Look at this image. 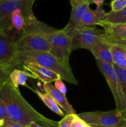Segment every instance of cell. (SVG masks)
<instances>
[{
  "label": "cell",
  "instance_id": "cell-2",
  "mask_svg": "<svg viewBox=\"0 0 126 127\" xmlns=\"http://www.w3.org/2000/svg\"><path fill=\"white\" fill-rule=\"evenodd\" d=\"M27 63H33L53 71L61 76L62 80L72 84L78 85L77 80L73 74L70 64L65 63L53 56L50 52H17L11 62V69L21 68Z\"/></svg>",
  "mask_w": 126,
  "mask_h": 127
},
{
  "label": "cell",
  "instance_id": "cell-34",
  "mask_svg": "<svg viewBox=\"0 0 126 127\" xmlns=\"http://www.w3.org/2000/svg\"><path fill=\"white\" fill-rule=\"evenodd\" d=\"M0 1H8V0H0Z\"/></svg>",
  "mask_w": 126,
  "mask_h": 127
},
{
  "label": "cell",
  "instance_id": "cell-17",
  "mask_svg": "<svg viewBox=\"0 0 126 127\" xmlns=\"http://www.w3.org/2000/svg\"><path fill=\"white\" fill-rule=\"evenodd\" d=\"M28 78L35 79L34 76L32 75L30 73L19 68L12 69L9 74L10 82L16 89H19V86H25L28 88L27 85V80Z\"/></svg>",
  "mask_w": 126,
  "mask_h": 127
},
{
  "label": "cell",
  "instance_id": "cell-6",
  "mask_svg": "<svg viewBox=\"0 0 126 127\" xmlns=\"http://www.w3.org/2000/svg\"><path fill=\"white\" fill-rule=\"evenodd\" d=\"M96 64L103 74L114 98L116 109L126 119V104L119 79L113 65L96 60Z\"/></svg>",
  "mask_w": 126,
  "mask_h": 127
},
{
  "label": "cell",
  "instance_id": "cell-32",
  "mask_svg": "<svg viewBox=\"0 0 126 127\" xmlns=\"http://www.w3.org/2000/svg\"><path fill=\"white\" fill-rule=\"evenodd\" d=\"M26 127H45L40 125V124H38V122H32L30 123L29 125H27Z\"/></svg>",
  "mask_w": 126,
  "mask_h": 127
},
{
  "label": "cell",
  "instance_id": "cell-1",
  "mask_svg": "<svg viewBox=\"0 0 126 127\" xmlns=\"http://www.w3.org/2000/svg\"><path fill=\"white\" fill-rule=\"evenodd\" d=\"M0 99L6 106L8 119L27 127L32 122H38L43 126L55 122L47 119L35 110L22 97L19 89L10 81L0 87Z\"/></svg>",
  "mask_w": 126,
  "mask_h": 127
},
{
  "label": "cell",
  "instance_id": "cell-15",
  "mask_svg": "<svg viewBox=\"0 0 126 127\" xmlns=\"http://www.w3.org/2000/svg\"><path fill=\"white\" fill-rule=\"evenodd\" d=\"M35 17L34 15L30 16L23 12L20 9H16L12 12L11 16L12 29H14L18 32H22Z\"/></svg>",
  "mask_w": 126,
  "mask_h": 127
},
{
  "label": "cell",
  "instance_id": "cell-23",
  "mask_svg": "<svg viewBox=\"0 0 126 127\" xmlns=\"http://www.w3.org/2000/svg\"><path fill=\"white\" fill-rule=\"evenodd\" d=\"M126 6V0H112L111 2V11L118 12Z\"/></svg>",
  "mask_w": 126,
  "mask_h": 127
},
{
  "label": "cell",
  "instance_id": "cell-36",
  "mask_svg": "<svg viewBox=\"0 0 126 127\" xmlns=\"http://www.w3.org/2000/svg\"><path fill=\"white\" fill-rule=\"evenodd\" d=\"M89 127H90V126H89Z\"/></svg>",
  "mask_w": 126,
  "mask_h": 127
},
{
  "label": "cell",
  "instance_id": "cell-24",
  "mask_svg": "<svg viewBox=\"0 0 126 127\" xmlns=\"http://www.w3.org/2000/svg\"><path fill=\"white\" fill-rule=\"evenodd\" d=\"M75 114L65 115L60 122H58L59 127H72V122Z\"/></svg>",
  "mask_w": 126,
  "mask_h": 127
},
{
  "label": "cell",
  "instance_id": "cell-33",
  "mask_svg": "<svg viewBox=\"0 0 126 127\" xmlns=\"http://www.w3.org/2000/svg\"><path fill=\"white\" fill-rule=\"evenodd\" d=\"M89 126H90L91 127H126V122L123 124H121V125H117V126H114V127H103V126H99V125H89Z\"/></svg>",
  "mask_w": 126,
  "mask_h": 127
},
{
  "label": "cell",
  "instance_id": "cell-20",
  "mask_svg": "<svg viewBox=\"0 0 126 127\" xmlns=\"http://www.w3.org/2000/svg\"><path fill=\"white\" fill-rule=\"evenodd\" d=\"M103 21L112 24H126V6L118 12H109L105 14Z\"/></svg>",
  "mask_w": 126,
  "mask_h": 127
},
{
  "label": "cell",
  "instance_id": "cell-8",
  "mask_svg": "<svg viewBox=\"0 0 126 127\" xmlns=\"http://www.w3.org/2000/svg\"><path fill=\"white\" fill-rule=\"evenodd\" d=\"M77 115L88 125L114 127L126 122V119L116 109L109 111L83 112Z\"/></svg>",
  "mask_w": 126,
  "mask_h": 127
},
{
  "label": "cell",
  "instance_id": "cell-10",
  "mask_svg": "<svg viewBox=\"0 0 126 127\" xmlns=\"http://www.w3.org/2000/svg\"><path fill=\"white\" fill-rule=\"evenodd\" d=\"M21 68L30 73L32 75L34 76L35 79H40L43 83H52L58 79H61L60 76L53 72V71L38 64L27 63L22 65Z\"/></svg>",
  "mask_w": 126,
  "mask_h": 127
},
{
  "label": "cell",
  "instance_id": "cell-11",
  "mask_svg": "<svg viewBox=\"0 0 126 127\" xmlns=\"http://www.w3.org/2000/svg\"><path fill=\"white\" fill-rule=\"evenodd\" d=\"M96 60L113 65V58L111 52V44L102 37L96 41L90 49Z\"/></svg>",
  "mask_w": 126,
  "mask_h": 127
},
{
  "label": "cell",
  "instance_id": "cell-19",
  "mask_svg": "<svg viewBox=\"0 0 126 127\" xmlns=\"http://www.w3.org/2000/svg\"><path fill=\"white\" fill-rule=\"evenodd\" d=\"M32 90L39 97L40 99L44 102V104L53 112L63 118L65 116L64 112L61 109L59 105L56 103V102L52 99V97L49 94L46 93H43V92L38 90V89H32Z\"/></svg>",
  "mask_w": 126,
  "mask_h": 127
},
{
  "label": "cell",
  "instance_id": "cell-16",
  "mask_svg": "<svg viewBox=\"0 0 126 127\" xmlns=\"http://www.w3.org/2000/svg\"><path fill=\"white\" fill-rule=\"evenodd\" d=\"M91 2H87L85 3L80 4L72 7L71 16L70 20L67 26L63 29L65 31H69L72 29L77 28L79 26L82 17L84 16L88 9L90 7V4Z\"/></svg>",
  "mask_w": 126,
  "mask_h": 127
},
{
  "label": "cell",
  "instance_id": "cell-29",
  "mask_svg": "<svg viewBox=\"0 0 126 127\" xmlns=\"http://www.w3.org/2000/svg\"><path fill=\"white\" fill-rule=\"evenodd\" d=\"M70 2L72 7H74V6H77L80 4L85 3V2H91V0H70Z\"/></svg>",
  "mask_w": 126,
  "mask_h": 127
},
{
  "label": "cell",
  "instance_id": "cell-28",
  "mask_svg": "<svg viewBox=\"0 0 126 127\" xmlns=\"http://www.w3.org/2000/svg\"><path fill=\"white\" fill-rule=\"evenodd\" d=\"M7 118H8V117L6 106L2 100L0 99V121Z\"/></svg>",
  "mask_w": 126,
  "mask_h": 127
},
{
  "label": "cell",
  "instance_id": "cell-18",
  "mask_svg": "<svg viewBox=\"0 0 126 127\" xmlns=\"http://www.w3.org/2000/svg\"><path fill=\"white\" fill-rule=\"evenodd\" d=\"M111 52L113 58L114 64L122 69H126V46L111 44Z\"/></svg>",
  "mask_w": 126,
  "mask_h": 127
},
{
  "label": "cell",
  "instance_id": "cell-22",
  "mask_svg": "<svg viewBox=\"0 0 126 127\" xmlns=\"http://www.w3.org/2000/svg\"><path fill=\"white\" fill-rule=\"evenodd\" d=\"M12 69L0 64V87L9 81V74Z\"/></svg>",
  "mask_w": 126,
  "mask_h": 127
},
{
  "label": "cell",
  "instance_id": "cell-12",
  "mask_svg": "<svg viewBox=\"0 0 126 127\" xmlns=\"http://www.w3.org/2000/svg\"><path fill=\"white\" fill-rule=\"evenodd\" d=\"M43 88L45 93L51 97L59 107L64 110L66 115L76 114L73 107L65 97V95L60 93L54 86L52 84V83H43Z\"/></svg>",
  "mask_w": 126,
  "mask_h": 127
},
{
  "label": "cell",
  "instance_id": "cell-30",
  "mask_svg": "<svg viewBox=\"0 0 126 127\" xmlns=\"http://www.w3.org/2000/svg\"><path fill=\"white\" fill-rule=\"evenodd\" d=\"M104 39H105V38H104ZM106 40V41H107V42H109L110 43H111V44L120 45H123L126 47V40Z\"/></svg>",
  "mask_w": 126,
  "mask_h": 127
},
{
  "label": "cell",
  "instance_id": "cell-35",
  "mask_svg": "<svg viewBox=\"0 0 126 127\" xmlns=\"http://www.w3.org/2000/svg\"><path fill=\"white\" fill-rule=\"evenodd\" d=\"M85 127H89V125H86V126Z\"/></svg>",
  "mask_w": 126,
  "mask_h": 127
},
{
  "label": "cell",
  "instance_id": "cell-5",
  "mask_svg": "<svg viewBox=\"0 0 126 127\" xmlns=\"http://www.w3.org/2000/svg\"><path fill=\"white\" fill-rule=\"evenodd\" d=\"M65 32L71 39L72 51L80 48L90 50L105 33L103 29L96 28V26L80 27Z\"/></svg>",
  "mask_w": 126,
  "mask_h": 127
},
{
  "label": "cell",
  "instance_id": "cell-31",
  "mask_svg": "<svg viewBox=\"0 0 126 127\" xmlns=\"http://www.w3.org/2000/svg\"><path fill=\"white\" fill-rule=\"evenodd\" d=\"M104 1L105 0H91V2H93L97 6H100L104 4Z\"/></svg>",
  "mask_w": 126,
  "mask_h": 127
},
{
  "label": "cell",
  "instance_id": "cell-21",
  "mask_svg": "<svg viewBox=\"0 0 126 127\" xmlns=\"http://www.w3.org/2000/svg\"><path fill=\"white\" fill-rule=\"evenodd\" d=\"M113 67L117 74L120 84H121V89H122L126 104V69L119 68L115 64H113Z\"/></svg>",
  "mask_w": 126,
  "mask_h": 127
},
{
  "label": "cell",
  "instance_id": "cell-4",
  "mask_svg": "<svg viewBox=\"0 0 126 127\" xmlns=\"http://www.w3.org/2000/svg\"><path fill=\"white\" fill-rule=\"evenodd\" d=\"M17 52H49L50 44L44 35L27 26L22 31L21 36L15 40Z\"/></svg>",
  "mask_w": 126,
  "mask_h": 127
},
{
  "label": "cell",
  "instance_id": "cell-13",
  "mask_svg": "<svg viewBox=\"0 0 126 127\" xmlns=\"http://www.w3.org/2000/svg\"><path fill=\"white\" fill-rule=\"evenodd\" d=\"M100 26L103 28L104 38L109 40H126V24H112L102 21Z\"/></svg>",
  "mask_w": 126,
  "mask_h": 127
},
{
  "label": "cell",
  "instance_id": "cell-14",
  "mask_svg": "<svg viewBox=\"0 0 126 127\" xmlns=\"http://www.w3.org/2000/svg\"><path fill=\"white\" fill-rule=\"evenodd\" d=\"M105 14L106 12L103 9V4L97 6L95 10H91L89 7L82 17L77 27L96 26L97 25L100 26L105 17Z\"/></svg>",
  "mask_w": 126,
  "mask_h": 127
},
{
  "label": "cell",
  "instance_id": "cell-7",
  "mask_svg": "<svg viewBox=\"0 0 126 127\" xmlns=\"http://www.w3.org/2000/svg\"><path fill=\"white\" fill-rule=\"evenodd\" d=\"M35 0L0 1V30L9 32L12 30L11 16L16 9H20L27 14L32 16Z\"/></svg>",
  "mask_w": 126,
  "mask_h": 127
},
{
  "label": "cell",
  "instance_id": "cell-27",
  "mask_svg": "<svg viewBox=\"0 0 126 127\" xmlns=\"http://www.w3.org/2000/svg\"><path fill=\"white\" fill-rule=\"evenodd\" d=\"M87 124H85L81 119L78 117L77 114H75L72 122V127H85Z\"/></svg>",
  "mask_w": 126,
  "mask_h": 127
},
{
  "label": "cell",
  "instance_id": "cell-25",
  "mask_svg": "<svg viewBox=\"0 0 126 127\" xmlns=\"http://www.w3.org/2000/svg\"><path fill=\"white\" fill-rule=\"evenodd\" d=\"M0 127H26L7 118L0 121Z\"/></svg>",
  "mask_w": 126,
  "mask_h": 127
},
{
  "label": "cell",
  "instance_id": "cell-3",
  "mask_svg": "<svg viewBox=\"0 0 126 127\" xmlns=\"http://www.w3.org/2000/svg\"><path fill=\"white\" fill-rule=\"evenodd\" d=\"M44 35L50 44V53L67 64H69L71 54L72 41L63 29L58 30L38 21L35 17L28 25Z\"/></svg>",
  "mask_w": 126,
  "mask_h": 127
},
{
  "label": "cell",
  "instance_id": "cell-26",
  "mask_svg": "<svg viewBox=\"0 0 126 127\" xmlns=\"http://www.w3.org/2000/svg\"><path fill=\"white\" fill-rule=\"evenodd\" d=\"M54 87L59 91L60 93L65 95L67 93V89L65 84L63 83V80L61 79H58V80L54 81Z\"/></svg>",
  "mask_w": 126,
  "mask_h": 127
},
{
  "label": "cell",
  "instance_id": "cell-9",
  "mask_svg": "<svg viewBox=\"0 0 126 127\" xmlns=\"http://www.w3.org/2000/svg\"><path fill=\"white\" fill-rule=\"evenodd\" d=\"M16 53L14 40L9 32L0 30V64L11 69L10 64Z\"/></svg>",
  "mask_w": 126,
  "mask_h": 127
}]
</instances>
